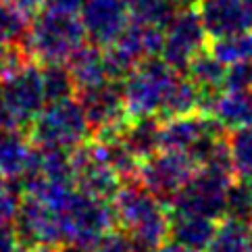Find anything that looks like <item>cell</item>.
I'll use <instances>...</instances> for the list:
<instances>
[{
    "instance_id": "1",
    "label": "cell",
    "mask_w": 252,
    "mask_h": 252,
    "mask_svg": "<svg viewBox=\"0 0 252 252\" xmlns=\"http://www.w3.org/2000/svg\"><path fill=\"white\" fill-rule=\"evenodd\" d=\"M111 202L117 227L127 233L144 252H155L169 240V204L150 194L138 179L123 182Z\"/></svg>"
},
{
    "instance_id": "2",
    "label": "cell",
    "mask_w": 252,
    "mask_h": 252,
    "mask_svg": "<svg viewBox=\"0 0 252 252\" xmlns=\"http://www.w3.org/2000/svg\"><path fill=\"white\" fill-rule=\"evenodd\" d=\"M88 40L79 13L44 6L32 19L25 48L35 63H67V59Z\"/></svg>"
},
{
    "instance_id": "3",
    "label": "cell",
    "mask_w": 252,
    "mask_h": 252,
    "mask_svg": "<svg viewBox=\"0 0 252 252\" xmlns=\"http://www.w3.org/2000/svg\"><path fill=\"white\" fill-rule=\"evenodd\" d=\"M63 244H77L92 250L106 233L117 227L115 211L109 200L88 196L77 188L55 209Z\"/></svg>"
},
{
    "instance_id": "4",
    "label": "cell",
    "mask_w": 252,
    "mask_h": 252,
    "mask_svg": "<svg viewBox=\"0 0 252 252\" xmlns=\"http://www.w3.org/2000/svg\"><path fill=\"white\" fill-rule=\"evenodd\" d=\"M179 73L182 71L173 69L160 55L140 61L123 79L125 106L131 119L158 117L169 88L173 86Z\"/></svg>"
},
{
    "instance_id": "5",
    "label": "cell",
    "mask_w": 252,
    "mask_h": 252,
    "mask_svg": "<svg viewBox=\"0 0 252 252\" xmlns=\"http://www.w3.org/2000/svg\"><path fill=\"white\" fill-rule=\"evenodd\" d=\"M28 133L35 146L73 150L90 140L92 131L77 96L46 104L32 121Z\"/></svg>"
},
{
    "instance_id": "6",
    "label": "cell",
    "mask_w": 252,
    "mask_h": 252,
    "mask_svg": "<svg viewBox=\"0 0 252 252\" xmlns=\"http://www.w3.org/2000/svg\"><path fill=\"white\" fill-rule=\"evenodd\" d=\"M233 182H236V175L233 173L200 167L192 175L190 182L169 202V211L200 215V217L219 221L225 217L227 190Z\"/></svg>"
},
{
    "instance_id": "7",
    "label": "cell",
    "mask_w": 252,
    "mask_h": 252,
    "mask_svg": "<svg viewBox=\"0 0 252 252\" xmlns=\"http://www.w3.org/2000/svg\"><path fill=\"white\" fill-rule=\"evenodd\" d=\"M196 171L198 165L186 152L160 148L140 163L136 179L158 200L169 204L177 196V192L190 182Z\"/></svg>"
},
{
    "instance_id": "8",
    "label": "cell",
    "mask_w": 252,
    "mask_h": 252,
    "mask_svg": "<svg viewBox=\"0 0 252 252\" xmlns=\"http://www.w3.org/2000/svg\"><path fill=\"white\" fill-rule=\"evenodd\" d=\"M77 100L86 113L92 138L121 131L123 125L129 121L123 96V82L119 79H111L102 86L82 90L77 92Z\"/></svg>"
},
{
    "instance_id": "9",
    "label": "cell",
    "mask_w": 252,
    "mask_h": 252,
    "mask_svg": "<svg viewBox=\"0 0 252 252\" xmlns=\"http://www.w3.org/2000/svg\"><path fill=\"white\" fill-rule=\"evenodd\" d=\"M206 44H209V35L202 28L196 8H182L165 30L160 57L173 69L184 73L198 52L206 50Z\"/></svg>"
},
{
    "instance_id": "10",
    "label": "cell",
    "mask_w": 252,
    "mask_h": 252,
    "mask_svg": "<svg viewBox=\"0 0 252 252\" xmlns=\"http://www.w3.org/2000/svg\"><path fill=\"white\" fill-rule=\"evenodd\" d=\"M4 94L8 98V104L13 109L19 129H25L32 125V121L40 115V111L46 106V96H44L42 86V71L35 65V61L25 65L15 75L2 79Z\"/></svg>"
},
{
    "instance_id": "11",
    "label": "cell",
    "mask_w": 252,
    "mask_h": 252,
    "mask_svg": "<svg viewBox=\"0 0 252 252\" xmlns=\"http://www.w3.org/2000/svg\"><path fill=\"white\" fill-rule=\"evenodd\" d=\"M82 23L90 42L98 46H111L129 25V4L125 0H84Z\"/></svg>"
},
{
    "instance_id": "12",
    "label": "cell",
    "mask_w": 252,
    "mask_h": 252,
    "mask_svg": "<svg viewBox=\"0 0 252 252\" xmlns=\"http://www.w3.org/2000/svg\"><path fill=\"white\" fill-rule=\"evenodd\" d=\"M13 229L21 242V248L63 244L55 211L44 202H40L38 198L28 196V194H23L21 198Z\"/></svg>"
},
{
    "instance_id": "13",
    "label": "cell",
    "mask_w": 252,
    "mask_h": 252,
    "mask_svg": "<svg viewBox=\"0 0 252 252\" xmlns=\"http://www.w3.org/2000/svg\"><path fill=\"white\" fill-rule=\"evenodd\" d=\"M223 133H227V129L213 115L204 111L173 117V119L160 123V148L190 155L200 142L213 136H223Z\"/></svg>"
},
{
    "instance_id": "14",
    "label": "cell",
    "mask_w": 252,
    "mask_h": 252,
    "mask_svg": "<svg viewBox=\"0 0 252 252\" xmlns=\"http://www.w3.org/2000/svg\"><path fill=\"white\" fill-rule=\"evenodd\" d=\"M38 175V146L25 129H0V177L23 186Z\"/></svg>"
},
{
    "instance_id": "15",
    "label": "cell",
    "mask_w": 252,
    "mask_h": 252,
    "mask_svg": "<svg viewBox=\"0 0 252 252\" xmlns=\"http://www.w3.org/2000/svg\"><path fill=\"white\" fill-rule=\"evenodd\" d=\"M194 8L209 40L252 32V6L246 0H196Z\"/></svg>"
},
{
    "instance_id": "16",
    "label": "cell",
    "mask_w": 252,
    "mask_h": 252,
    "mask_svg": "<svg viewBox=\"0 0 252 252\" xmlns=\"http://www.w3.org/2000/svg\"><path fill=\"white\" fill-rule=\"evenodd\" d=\"M71 160H73V186L79 192L100 200H113L123 179L92 155L88 142L71 150Z\"/></svg>"
},
{
    "instance_id": "17",
    "label": "cell",
    "mask_w": 252,
    "mask_h": 252,
    "mask_svg": "<svg viewBox=\"0 0 252 252\" xmlns=\"http://www.w3.org/2000/svg\"><path fill=\"white\" fill-rule=\"evenodd\" d=\"M65 65L69 67L71 75H73L77 92L111 82L106 61H104V48L90 40H86L82 46L67 59Z\"/></svg>"
},
{
    "instance_id": "18",
    "label": "cell",
    "mask_w": 252,
    "mask_h": 252,
    "mask_svg": "<svg viewBox=\"0 0 252 252\" xmlns=\"http://www.w3.org/2000/svg\"><path fill=\"white\" fill-rule=\"evenodd\" d=\"M219 223L200 215H188V213H171L169 223V240L184 244L194 250H206L217 233Z\"/></svg>"
},
{
    "instance_id": "19",
    "label": "cell",
    "mask_w": 252,
    "mask_h": 252,
    "mask_svg": "<svg viewBox=\"0 0 252 252\" xmlns=\"http://www.w3.org/2000/svg\"><path fill=\"white\" fill-rule=\"evenodd\" d=\"M160 123L163 121L158 117H136V119L129 117V121L119 131L125 146L140 163L160 150Z\"/></svg>"
},
{
    "instance_id": "20",
    "label": "cell",
    "mask_w": 252,
    "mask_h": 252,
    "mask_svg": "<svg viewBox=\"0 0 252 252\" xmlns=\"http://www.w3.org/2000/svg\"><path fill=\"white\" fill-rule=\"evenodd\" d=\"M200 111H204V94L186 73H179L173 86L169 88V94L165 98L163 109L158 113V119L167 121L173 119V117H184Z\"/></svg>"
},
{
    "instance_id": "21",
    "label": "cell",
    "mask_w": 252,
    "mask_h": 252,
    "mask_svg": "<svg viewBox=\"0 0 252 252\" xmlns=\"http://www.w3.org/2000/svg\"><path fill=\"white\" fill-rule=\"evenodd\" d=\"M227 69L229 67H225L223 63H219L209 50H202L190 61V65L186 67L184 73L200 88V92L204 94V102H206L211 96L225 90Z\"/></svg>"
},
{
    "instance_id": "22",
    "label": "cell",
    "mask_w": 252,
    "mask_h": 252,
    "mask_svg": "<svg viewBox=\"0 0 252 252\" xmlns=\"http://www.w3.org/2000/svg\"><path fill=\"white\" fill-rule=\"evenodd\" d=\"M206 50L223 63L225 67H233L252 59V32L231 33L225 38H213L206 44Z\"/></svg>"
},
{
    "instance_id": "23",
    "label": "cell",
    "mask_w": 252,
    "mask_h": 252,
    "mask_svg": "<svg viewBox=\"0 0 252 252\" xmlns=\"http://www.w3.org/2000/svg\"><path fill=\"white\" fill-rule=\"evenodd\" d=\"M40 71H42V86H44V96H46V104L77 96L73 75H71L65 63H42Z\"/></svg>"
},
{
    "instance_id": "24",
    "label": "cell",
    "mask_w": 252,
    "mask_h": 252,
    "mask_svg": "<svg viewBox=\"0 0 252 252\" xmlns=\"http://www.w3.org/2000/svg\"><path fill=\"white\" fill-rule=\"evenodd\" d=\"M206 252H252V238L248 223L223 217Z\"/></svg>"
},
{
    "instance_id": "25",
    "label": "cell",
    "mask_w": 252,
    "mask_h": 252,
    "mask_svg": "<svg viewBox=\"0 0 252 252\" xmlns=\"http://www.w3.org/2000/svg\"><path fill=\"white\" fill-rule=\"evenodd\" d=\"M177 8L171 0H133L129 6L131 21H138L144 25H155V28L167 30L171 19L177 15Z\"/></svg>"
},
{
    "instance_id": "26",
    "label": "cell",
    "mask_w": 252,
    "mask_h": 252,
    "mask_svg": "<svg viewBox=\"0 0 252 252\" xmlns=\"http://www.w3.org/2000/svg\"><path fill=\"white\" fill-rule=\"evenodd\" d=\"M229 150L236 177L242 182H252V125L229 133Z\"/></svg>"
},
{
    "instance_id": "27",
    "label": "cell",
    "mask_w": 252,
    "mask_h": 252,
    "mask_svg": "<svg viewBox=\"0 0 252 252\" xmlns=\"http://www.w3.org/2000/svg\"><path fill=\"white\" fill-rule=\"evenodd\" d=\"M225 217L242 223L252 221V186L248 182H233L227 190V206Z\"/></svg>"
},
{
    "instance_id": "28",
    "label": "cell",
    "mask_w": 252,
    "mask_h": 252,
    "mask_svg": "<svg viewBox=\"0 0 252 252\" xmlns=\"http://www.w3.org/2000/svg\"><path fill=\"white\" fill-rule=\"evenodd\" d=\"M30 21L0 0V44H23Z\"/></svg>"
},
{
    "instance_id": "29",
    "label": "cell",
    "mask_w": 252,
    "mask_h": 252,
    "mask_svg": "<svg viewBox=\"0 0 252 252\" xmlns=\"http://www.w3.org/2000/svg\"><path fill=\"white\" fill-rule=\"evenodd\" d=\"M30 63H33V59L25 44H0V79L15 75Z\"/></svg>"
},
{
    "instance_id": "30",
    "label": "cell",
    "mask_w": 252,
    "mask_h": 252,
    "mask_svg": "<svg viewBox=\"0 0 252 252\" xmlns=\"http://www.w3.org/2000/svg\"><path fill=\"white\" fill-rule=\"evenodd\" d=\"M19 204H21V196L17 192L15 184L0 177V227H8V225L15 223Z\"/></svg>"
},
{
    "instance_id": "31",
    "label": "cell",
    "mask_w": 252,
    "mask_h": 252,
    "mask_svg": "<svg viewBox=\"0 0 252 252\" xmlns=\"http://www.w3.org/2000/svg\"><path fill=\"white\" fill-rule=\"evenodd\" d=\"M90 252H144V250L125 231L113 229V231L106 233Z\"/></svg>"
},
{
    "instance_id": "32",
    "label": "cell",
    "mask_w": 252,
    "mask_h": 252,
    "mask_svg": "<svg viewBox=\"0 0 252 252\" xmlns=\"http://www.w3.org/2000/svg\"><path fill=\"white\" fill-rule=\"evenodd\" d=\"M225 90H252V59L227 69Z\"/></svg>"
},
{
    "instance_id": "33",
    "label": "cell",
    "mask_w": 252,
    "mask_h": 252,
    "mask_svg": "<svg viewBox=\"0 0 252 252\" xmlns=\"http://www.w3.org/2000/svg\"><path fill=\"white\" fill-rule=\"evenodd\" d=\"M4 2L11 8H15L19 15H23L28 21H32L33 17L46 6L48 0H4Z\"/></svg>"
},
{
    "instance_id": "34",
    "label": "cell",
    "mask_w": 252,
    "mask_h": 252,
    "mask_svg": "<svg viewBox=\"0 0 252 252\" xmlns=\"http://www.w3.org/2000/svg\"><path fill=\"white\" fill-rule=\"evenodd\" d=\"M0 129H19L17 119L13 115V109H11V104H8V98L4 94L2 79H0Z\"/></svg>"
},
{
    "instance_id": "35",
    "label": "cell",
    "mask_w": 252,
    "mask_h": 252,
    "mask_svg": "<svg viewBox=\"0 0 252 252\" xmlns=\"http://www.w3.org/2000/svg\"><path fill=\"white\" fill-rule=\"evenodd\" d=\"M0 252H21V242L17 238L13 225L0 227Z\"/></svg>"
},
{
    "instance_id": "36",
    "label": "cell",
    "mask_w": 252,
    "mask_h": 252,
    "mask_svg": "<svg viewBox=\"0 0 252 252\" xmlns=\"http://www.w3.org/2000/svg\"><path fill=\"white\" fill-rule=\"evenodd\" d=\"M155 252H202V250H194V248H188L184 244H177V242H165V244H160Z\"/></svg>"
},
{
    "instance_id": "37",
    "label": "cell",
    "mask_w": 252,
    "mask_h": 252,
    "mask_svg": "<svg viewBox=\"0 0 252 252\" xmlns=\"http://www.w3.org/2000/svg\"><path fill=\"white\" fill-rule=\"evenodd\" d=\"M55 252H90L88 248H84V246H77V244H59V246H55Z\"/></svg>"
},
{
    "instance_id": "38",
    "label": "cell",
    "mask_w": 252,
    "mask_h": 252,
    "mask_svg": "<svg viewBox=\"0 0 252 252\" xmlns=\"http://www.w3.org/2000/svg\"><path fill=\"white\" fill-rule=\"evenodd\" d=\"M21 252H55V246H30L21 248Z\"/></svg>"
},
{
    "instance_id": "39",
    "label": "cell",
    "mask_w": 252,
    "mask_h": 252,
    "mask_svg": "<svg viewBox=\"0 0 252 252\" xmlns=\"http://www.w3.org/2000/svg\"><path fill=\"white\" fill-rule=\"evenodd\" d=\"M177 8H194V4H196V0H171Z\"/></svg>"
},
{
    "instance_id": "40",
    "label": "cell",
    "mask_w": 252,
    "mask_h": 252,
    "mask_svg": "<svg viewBox=\"0 0 252 252\" xmlns=\"http://www.w3.org/2000/svg\"><path fill=\"white\" fill-rule=\"evenodd\" d=\"M248 229H250V238H252V221L248 223Z\"/></svg>"
},
{
    "instance_id": "41",
    "label": "cell",
    "mask_w": 252,
    "mask_h": 252,
    "mask_svg": "<svg viewBox=\"0 0 252 252\" xmlns=\"http://www.w3.org/2000/svg\"><path fill=\"white\" fill-rule=\"evenodd\" d=\"M246 2H248V4H250V6H252V0H246Z\"/></svg>"
},
{
    "instance_id": "42",
    "label": "cell",
    "mask_w": 252,
    "mask_h": 252,
    "mask_svg": "<svg viewBox=\"0 0 252 252\" xmlns=\"http://www.w3.org/2000/svg\"><path fill=\"white\" fill-rule=\"evenodd\" d=\"M248 184H250V186H252V182H248Z\"/></svg>"
}]
</instances>
